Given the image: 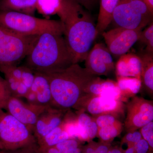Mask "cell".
I'll use <instances>...</instances> for the list:
<instances>
[{"label":"cell","instance_id":"cell-1","mask_svg":"<svg viewBox=\"0 0 153 153\" xmlns=\"http://www.w3.org/2000/svg\"><path fill=\"white\" fill-rule=\"evenodd\" d=\"M57 14L73 63L84 61L98 36L93 18L74 0H62Z\"/></svg>","mask_w":153,"mask_h":153},{"label":"cell","instance_id":"cell-2","mask_svg":"<svg viewBox=\"0 0 153 153\" xmlns=\"http://www.w3.org/2000/svg\"><path fill=\"white\" fill-rule=\"evenodd\" d=\"M46 75L52 92V106L65 110L76 111L88 96L86 93L88 86L97 76L78 63Z\"/></svg>","mask_w":153,"mask_h":153},{"label":"cell","instance_id":"cell-3","mask_svg":"<svg viewBox=\"0 0 153 153\" xmlns=\"http://www.w3.org/2000/svg\"><path fill=\"white\" fill-rule=\"evenodd\" d=\"M25 66L35 73L48 75L68 68L73 63L63 34L40 35L25 57Z\"/></svg>","mask_w":153,"mask_h":153},{"label":"cell","instance_id":"cell-4","mask_svg":"<svg viewBox=\"0 0 153 153\" xmlns=\"http://www.w3.org/2000/svg\"><path fill=\"white\" fill-rule=\"evenodd\" d=\"M0 26L25 36H39L45 33L63 35L60 20L39 19L28 14L0 10Z\"/></svg>","mask_w":153,"mask_h":153},{"label":"cell","instance_id":"cell-5","mask_svg":"<svg viewBox=\"0 0 153 153\" xmlns=\"http://www.w3.org/2000/svg\"><path fill=\"white\" fill-rule=\"evenodd\" d=\"M153 12L144 0H119L111 24L115 27L142 30L152 22Z\"/></svg>","mask_w":153,"mask_h":153},{"label":"cell","instance_id":"cell-6","mask_svg":"<svg viewBox=\"0 0 153 153\" xmlns=\"http://www.w3.org/2000/svg\"><path fill=\"white\" fill-rule=\"evenodd\" d=\"M39 36H23L7 30L0 36V66H18L28 55Z\"/></svg>","mask_w":153,"mask_h":153},{"label":"cell","instance_id":"cell-7","mask_svg":"<svg viewBox=\"0 0 153 153\" xmlns=\"http://www.w3.org/2000/svg\"><path fill=\"white\" fill-rule=\"evenodd\" d=\"M33 132L4 109L0 108V145L6 148L24 144L32 139Z\"/></svg>","mask_w":153,"mask_h":153},{"label":"cell","instance_id":"cell-8","mask_svg":"<svg viewBox=\"0 0 153 153\" xmlns=\"http://www.w3.org/2000/svg\"><path fill=\"white\" fill-rule=\"evenodd\" d=\"M124 127L128 132L135 131L153 120V102L135 96L126 106Z\"/></svg>","mask_w":153,"mask_h":153},{"label":"cell","instance_id":"cell-9","mask_svg":"<svg viewBox=\"0 0 153 153\" xmlns=\"http://www.w3.org/2000/svg\"><path fill=\"white\" fill-rule=\"evenodd\" d=\"M0 71L4 75L11 96L25 98L33 84L35 73L25 65L0 66Z\"/></svg>","mask_w":153,"mask_h":153},{"label":"cell","instance_id":"cell-10","mask_svg":"<svg viewBox=\"0 0 153 153\" xmlns=\"http://www.w3.org/2000/svg\"><path fill=\"white\" fill-rule=\"evenodd\" d=\"M142 31L115 27L109 31H105L102 35L111 55L118 57L126 54L137 42Z\"/></svg>","mask_w":153,"mask_h":153},{"label":"cell","instance_id":"cell-11","mask_svg":"<svg viewBox=\"0 0 153 153\" xmlns=\"http://www.w3.org/2000/svg\"><path fill=\"white\" fill-rule=\"evenodd\" d=\"M84 61L85 68L95 76H108L115 69L112 55L102 43L95 44Z\"/></svg>","mask_w":153,"mask_h":153},{"label":"cell","instance_id":"cell-12","mask_svg":"<svg viewBox=\"0 0 153 153\" xmlns=\"http://www.w3.org/2000/svg\"><path fill=\"white\" fill-rule=\"evenodd\" d=\"M45 108L25 102L21 98L11 96L5 110L33 133L38 116Z\"/></svg>","mask_w":153,"mask_h":153},{"label":"cell","instance_id":"cell-13","mask_svg":"<svg viewBox=\"0 0 153 153\" xmlns=\"http://www.w3.org/2000/svg\"><path fill=\"white\" fill-rule=\"evenodd\" d=\"M126 106L124 102L101 96H88L80 108L95 117L102 114H110L119 117L123 116Z\"/></svg>","mask_w":153,"mask_h":153},{"label":"cell","instance_id":"cell-14","mask_svg":"<svg viewBox=\"0 0 153 153\" xmlns=\"http://www.w3.org/2000/svg\"><path fill=\"white\" fill-rule=\"evenodd\" d=\"M25 98L28 103L37 106L42 107L52 106V92L47 75L35 73L33 84Z\"/></svg>","mask_w":153,"mask_h":153},{"label":"cell","instance_id":"cell-15","mask_svg":"<svg viewBox=\"0 0 153 153\" xmlns=\"http://www.w3.org/2000/svg\"><path fill=\"white\" fill-rule=\"evenodd\" d=\"M68 111L53 106L45 108L38 116L33 133L39 138L45 136L62 123Z\"/></svg>","mask_w":153,"mask_h":153},{"label":"cell","instance_id":"cell-16","mask_svg":"<svg viewBox=\"0 0 153 153\" xmlns=\"http://www.w3.org/2000/svg\"><path fill=\"white\" fill-rule=\"evenodd\" d=\"M115 68L117 77L132 76L140 79V57L133 53L125 54L120 57L115 65Z\"/></svg>","mask_w":153,"mask_h":153},{"label":"cell","instance_id":"cell-17","mask_svg":"<svg viewBox=\"0 0 153 153\" xmlns=\"http://www.w3.org/2000/svg\"><path fill=\"white\" fill-rule=\"evenodd\" d=\"M90 91L95 96H101L125 102L117 82L97 76L91 83Z\"/></svg>","mask_w":153,"mask_h":153},{"label":"cell","instance_id":"cell-18","mask_svg":"<svg viewBox=\"0 0 153 153\" xmlns=\"http://www.w3.org/2000/svg\"><path fill=\"white\" fill-rule=\"evenodd\" d=\"M119 0H100L99 13L96 25L97 35H102L111 22L113 13Z\"/></svg>","mask_w":153,"mask_h":153},{"label":"cell","instance_id":"cell-19","mask_svg":"<svg viewBox=\"0 0 153 153\" xmlns=\"http://www.w3.org/2000/svg\"><path fill=\"white\" fill-rule=\"evenodd\" d=\"M37 0H0V10L14 11L33 16Z\"/></svg>","mask_w":153,"mask_h":153},{"label":"cell","instance_id":"cell-20","mask_svg":"<svg viewBox=\"0 0 153 153\" xmlns=\"http://www.w3.org/2000/svg\"><path fill=\"white\" fill-rule=\"evenodd\" d=\"M117 78V83L125 102L127 101L128 99L135 96L142 86L141 80L136 77L118 76Z\"/></svg>","mask_w":153,"mask_h":153},{"label":"cell","instance_id":"cell-21","mask_svg":"<svg viewBox=\"0 0 153 153\" xmlns=\"http://www.w3.org/2000/svg\"><path fill=\"white\" fill-rule=\"evenodd\" d=\"M142 62L140 79L145 90L153 95V55L145 53L140 56Z\"/></svg>","mask_w":153,"mask_h":153},{"label":"cell","instance_id":"cell-22","mask_svg":"<svg viewBox=\"0 0 153 153\" xmlns=\"http://www.w3.org/2000/svg\"><path fill=\"white\" fill-rule=\"evenodd\" d=\"M40 139L43 140L48 146L52 147L70 139V137L61 124L59 126Z\"/></svg>","mask_w":153,"mask_h":153},{"label":"cell","instance_id":"cell-23","mask_svg":"<svg viewBox=\"0 0 153 153\" xmlns=\"http://www.w3.org/2000/svg\"><path fill=\"white\" fill-rule=\"evenodd\" d=\"M123 127L122 123L119 121L113 124L98 128L97 136L103 141H110L121 133Z\"/></svg>","mask_w":153,"mask_h":153},{"label":"cell","instance_id":"cell-24","mask_svg":"<svg viewBox=\"0 0 153 153\" xmlns=\"http://www.w3.org/2000/svg\"><path fill=\"white\" fill-rule=\"evenodd\" d=\"M62 0H37L36 10L44 16L57 14Z\"/></svg>","mask_w":153,"mask_h":153},{"label":"cell","instance_id":"cell-25","mask_svg":"<svg viewBox=\"0 0 153 153\" xmlns=\"http://www.w3.org/2000/svg\"><path fill=\"white\" fill-rule=\"evenodd\" d=\"M146 46V53L153 55V22L142 31L138 41Z\"/></svg>","mask_w":153,"mask_h":153},{"label":"cell","instance_id":"cell-26","mask_svg":"<svg viewBox=\"0 0 153 153\" xmlns=\"http://www.w3.org/2000/svg\"><path fill=\"white\" fill-rule=\"evenodd\" d=\"M11 96L5 79L0 76V108L5 110L8 100Z\"/></svg>","mask_w":153,"mask_h":153},{"label":"cell","instance_id":"cell-27","mask_svg":"<svg viewBox=\"0 0 153 153\" xmlns=\"http://www.w3.org/2000/svg\"><path fill=\"white\" fill-rule=\"evenodd\" d=\"M93 117L98 126V128L113 124L120 121L119 117H117L116 116L110 114H102Z\"/></svg>","mask_w":153,"mask_h":153},{"label":"cell","instance_id":"cell-28","mask_svg":"<svg viewBox=\"0 0 153 153\" xmlns=\"http://www.w3.org/2000/svg\"><path fill=\"white\" fill-rule=\"evenodd\" d=\"M140 131L143 139L147 142L150 148H153V122L141 128Z\"/></svg>","mask_w":153,"mask_h":153},{"label":"cell","instance_id":"cell-29","mask_svg":"<svg viewBox=\"0 0 153 153\" xmlns=\"http://www.w3.org/2000/svg\"><path fill=\"white\" fill-rule=\"evenodd\" d=\"M56 149L61 153H66L71 150L79 147L78 142L74 139L70 138L56 145Z\"/></svg>","mask_w":153,"mask_h":153},{"label":"cell","instance_id":"cell-30","mask_svg":"<svg viewBox=\"0 0 153 153\" xmlns=\"http://www.w3.org/2000/svg\"><path fill=\"white\" fill-rule=\"evenodd\" d=\"M142 138H143L140 132L137 130L128 132L125 136L124 140L125 141L129 143L130 146H134L135 143Z\"/></svg>","mask_w":153,"mask_h":153},{"label":"cell","instance_id":"cell-31","mask_svg":"<svg viewBox=\"0 0 153 153\" xmlns=\"http://www.w3.org/2000/svg\"><path fill=\"white\" fill-rule=\"evenodd\" d=\"M85 128H86L89 140L93 139L97 136V133H98V127L96 123L94 118L92 121L86 126Z\"/></svg>","mask_w":153,"mask_h":153},{"label":"cell","instance_id":"cell-32","mask_svg":"<svg viewBox=\"0 0 153 153\" xmlns=\"http://www.w3.org/2000/svg\"><path fill=\"white\" fill-rule=\"evenodd\" d=\"M135 153H147L150 146L147 142L142 138L134 145Z\"/></svg>","mask_w":153,"mask_h":153},{"label":"cell","instance_id":"cell-33","mask_svg":"<svg viewBox=\"0 0 153 153\" xmlns=\"http://www.w3.org/2000/svg\"><path fill=\"white\" fill-rule=\"evenodd\" d=\"M108 150V147L106 145H90L86 148L84 153H107Z\"/></svg>","mask_w":153,"mask_h":153},{"label":"cell","instance_id":"cell-34","mask_svg":"<svg viewBox=\"0 0 153 153\" xmlns=\"http://www.w3.org/2000/svg\"><path fill=\"white\" fill-rule=\"evenodd\" d=\"M86 10H91L95 5L97 0H74Z\"/></svg>","mask_w":153,"mask_h":153},{"label":"cell","instance_id":"cell-35","mask_svg":"<svg viewBox=\"0 0 153 153\" xmlns=\"http://www.w3.org/2000/svg\"><path fill=\"white\" fill-rule=\"evenodd\" d=\"M149 8L152 12H153V0H144Z\"/></svg>","mask_w":153,"mask_h":153},{"label":"cell","instance_id":"cell-36","mask_svg":"<svg viewBox=\"0 0 153 153\" xmlns=\"http://www.w3.org/2000/svg\"><path fill=\"white\" fill-rule=\"evenodd\" d=\"M125 153H135L134 146H130L125 152Z\"/></svg>","mask_w":153,"mask_h":153},{"label":"cell","instance_id":"cell-37","mask_svg":"<svg viewBox=\"0 0 153 153\" xmlns=\"http://www.w3.org/2000/svg\"><path fill=\"white\" fill-rule=\"evenodd\" d=\"M47 153H61L56 148L51 147L49 148Z\"/></svg>","mask_w":153,"mask_h":153},{"label":"cell","instance_id":"cell-38","mask_svg":"<svg viewBox=\"0 0 153 153\" xmlns=\"http://www.w3.org/2000/svg\"><path fill=\"white\" fill-rule=\"evenodd\" d=\"M107 153H123L122 152L117 149H114L111 150H108Z\"/></svg>","mask_w":153,"mask_h":153},{"label":"cell","instance_id":"cell-39","mask_svg":"<svg viewBox=\"0 0 153 153\" xmlns=\"http://www.w3.org/2000/svg\"><path fill=\"white\" fill-rule=\"evenodd\" d=\"M1 145H0V147H1Z\"/></svg>","mask_w":153,"mask_h":153}]
</instances>
